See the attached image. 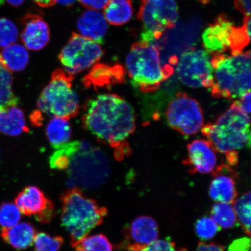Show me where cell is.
Returning <instances> with one entry per match:
<instances>
[{
    "label": "cell",
    "mask_w": 251,
    "mask_h": 251,
    "mask_svg": "<svg viewBox=\"0 0 251 251\" xmlns=\"http://www.w3.org/2000/svg\"><path fill=\"white\" fill-rule=\"evenodd\" d=\"M37 5L43 8L52 7L55 4L54 0H33Z\"/></svg>",
    "instance_id": "cell-40"
},
{
    "label": "cell",
    "mask_w": 251,
    "mask_h": 251,
    "mask_svg": "<svg viewBox=\"0 0 251 251\" xmlns=\"http://www.w3.org/2000/svg\"><path fill=\"white\" fill-rule=\"evenodd\" d=\"M83 122L97 139L116 149L125 144L136 128L132 106L114 94H100L87 102Z\"/></svg>",
    "instance_id": "cell-1"
},
{
    "label": "cell",
    "mask_w": 251,
    "mask_h": 251,
    "mask_svg": "<svg viewBox=\"0 0 251 251\" xmlns=\"http://www.w3.org/2000/svg\"><path fill=\"white\" fill-rule=\"evenodd\" d=\"M54 1L55 4L58 3L59 4L70 7V6L73 5L76 1V0H54Z\"/></svg>",
    "instance_id": "cell-41"
},
{
    "label": "cell",
    "mask_w": 251,
    "mask_h": 251,
    "mask_svg": "<svg viewBox=\"0 0 251 251\" xmlns=\"http://www.w3.org/2000/svg\"><path fill=\"white\" fill-rule=\"evenodd\" d=\"M137 18L143 24L141 41L153 43L175 26L178 18L175 0H142Z\"/></svg>",
    "instance_id": "cell-8"
},
{
    "label": "cell",
    "mask_w": 251,
    "mask_h": 251,
    "mask_svg": "<svg viewBox=\"0 0 251 251\" xmlns=\"http://www.w3.org/2000/svg\"><path fill=\"white\" fill-rule=\"evenodd\" d=\"M104 51L100 44L73 33L59 55L64 70L74 75L92 67L102 57Z\"/></svg>",
    "instance_id": "cell-10"
},
{
    "label": "cell",
    "mask_w": 251,
    "mask_h": 251,
    "mask_svg": "<svg viewBox=\"0 0 251 251\" xmlns=\"http://www.w3.org/2000/svg\"><path fill=\"white\" fill-rule=\"evenodd\" d=\"M127 251H181L177 249L173 241L168 240H157L152 243L143 245L129 244Z\"/></svg>",
    "instance_id": "cell-32"
},
{
    "label": "cell",
    "mask_w": 251,
    "mask_h": 251,
    "mask_svg": "<svg viewBox=\"0 0 251 251\" xmlns=\"http://www.w3.org/2000/svg\"><path fill=\"white\" fill-rule=\"evenodd\" d=\"M209 194L216 202L233 203L237 197L236 179L237 175L230 165H221L212 173Z\"/></svg>",
    "instance_id": "cell-15"
},
{
    "label": "cell",
    "mask_w": 251,
    "mask_h": 251,
    "mask_svg": "<svg viewBox=\"0 0 251 251\" xmlns=\"http://www.w3.org/2000/svg\"><path fill=\"white\" fill-rule=\"evenodd\" d=\"M236 102L240 108L246 114H251V91L244 94Z\"/></svg>",
    "instance_id": "cell-36"
},
{
    "label": "cell",
    "mask_w": 251,
    "mask_h": 251,
    "mask_svg": "<svg viewBox=\"0 0 251 251\" xmlns=\"http://www.w3.org/2000/svg\"><path fill=\"white\" fill-rule=\"evenodd\" d=\"M211 218L221 228L230 229L238 222L233 204L216 202L212 206Z\"/></svg>",
    "instance_id": "cell-25"
},
{
    "label": "cell",
    "mask_w": 251,
    "mask_h": 251,
    "mask_svg": "<svg viewBox=\"0 0 251 251\" xmlns=\"http://www.w3.org/2000/svg\"><path fill=\"white\" fill-rule=\"evenodd\" d=\"M128 236L133 243L147 245L158 240L159 228L155 220L149 216H141L131 223Z\"/></svg>",
    "instance_id": "cell-19"
},
{
    "label": "cell",
    "mask_w": 251,
    "mask_h": 251,
    "mask_svg": "<svg viewBox=\"0 0 251 251\" xmlns=\"http://www.w3.org/2000/svg\"><path fill=\"white\" fill-rule=\"evenodd\" d=\"M28 131L23 110L16 106L0 109V133L17 136Z\"/></svg>",
    "instance_id": "cell-21"
},
{
    "label": "cell",
    "mask_w": 251,
    "mask_h": 251,
    "mask_svg": "<svg viewBox=\"0 0 251 251\" xmlns=\"http://www.w3.org/2000/svg\"><path fill=\"white\" fill-rule=\"evenodd\" d=\"M75 251H112L108 238L102 234L87 236L74 248Z\"/></svg>",
    "instance_id": "cell-27"
},
{
    "label": "cell",
    "mask_w": 251,
    "mask_h": 251,
    "mask_svg": "<svg viewBox=\"0 0 251 251\" xmlns=\"http://www.w3.org/2000/svg\"><path fill=\"white\" fill-rule=\"evenodd\" d=\"M243 27L250 42H251V15L245 16Z\"/></svg>",
    "instance_id": "cell-39"
},
{
    "label": "cell",
    "mask_w": 251,
    "mask_h": 251,
    "mask_svg": "<svg viewBox=\"0 0 251 251\" xmlns=\"http://www.w3.org/2000/svg\"></svg>",
    "instance_id": "cell-44"
},
{
    "label": "cell",
    "mask_w": 251,
    "mask_h": 251,
    "mask_svg": "<svg viewBox=\"0 0 251 251\" xmlns=\"http://www.w3.org/2000/svg\"><path fill=\"white\" fill-rule=\"evenodd\" d=\"M46 133L50 143L56 150L67 144L72 136L69 119L52 117L47 125Z\"/></svg>",
    "instance_id": "cell-22"
},
{
    "label": "cell",
    "mask_w": 251,
    "mask_h": 251,
    "mask_svg": "<svg viewBox=\"0 0 251 251\" xmlns=\"http://www.w3.org/2000/svg\"><path fill=\"white\" fill-rule=\"evenodd\" d=\"M166 117L173 129L183 136L196 134L203 125V112L200 103L185 93H178L169 103Z\"/></svg>",
    "instance_id": "cell-11"
},
{
    "label": "cell",
    "mask_w": 251,
    "mask_h": 251,
    "mask_svg": "<svg viewBox=\"0 0 251 251\" xmlns=\"http://www.w3.org/2000/svg\"><path fill=\"white\" fill-rule=\"evenodd\" d=\"M126 71L122 65L96 64L84 78V84L87 87H108L123 83Z\"/></svg>",
    "instance_id": "cell-17"
},
{
    "label": "cell",
    "mask_w": 251,
    "mask_h": 251,
    "mask_svg": "<svg viewBox=\"0 0 251 251\" xmlns=\"http://www.w3.org/2000/svg\"><path fill=\"white\" fill-rule=\"evenodd\" d=\"M251 119L236 101L216 119L214 123L203 126L202 133L216 152L224 154L228 165H237V151L246 145L250 133Z\"/></svg>",
    "instance_id": "cell-2"
},
{
    "label": "cell",
    "mask_w": 251,
    "mask_h": 251,
    "mask_svg": "<svg viewBox=\"0 0 251 251\" xmlns=\"http://www.w3.org/2000/svg\"><path fill=\"white\" fill-rule=\"evenodd\" d=\"M74 75L59 68L53 72L51 80L37 101L42 115L70 119L78 114L79 97L72 86Z\"/></svg>",
    "instance_id": "cell-7"
},
{
    "label": "cell",
    "mask_w": 251,
    "mask_h": 251,
    "mask_svg": "<svg viewBox=\"0 0 251 251\" xmlns=\"http://www.w3.org/2000/svg\"><path fill=\"white\" fill-rule=\"evenodd\" d=\"M206 51L212 55L230 51L239 54L250 41L244 27H235L226 15L221 14L204 31L202 35Z\"/></svg>",
    "instance_id": "cell-9"
},
{
    "label": "cell",
    "mask_w": 251,
    "mask_h": 251,
    "mask_svg": "<svg viewBox=\"0 0 251 251\" xmlns=\"http://www.w3.org/2000/svg\"><path fill=\"white\" fill-rule=\"evenodd\" d=\"M61 225L75 248L94 228L101 225L107 215V209L86 197L78 187L71 188L61 197Z\"/></svg>",
    "instance_id": "cell-3"
},
{
    "label": "cell",
    "mask_w": 251,
    "mask_h": 251,
    "mask_svg": "<svg viewBox=\"0 0 251 251\" xmlns=\"http://www.w3.org/2000/svg\"><path fill=\"white\" fill-rule=\"evenodd\" d=\"M194 251H225L221 245L215 243H200Z\"/></svg>",
    "instance_id": "cell-38"
},
{
    "label": "cell",
    "mask_w": 251,
    "mask_h": 251,
    "mask_svg": "<svg viewBox=\"0 0 251 251\" xmlns=\"http://www.w3.org/2000/svg\"><path fill=\"white\" fill-rule=\"evenodd\" d=\"M36 234V229L32 225L22 222L11 227L2 228L1 236L9 246L21 250L32 246Z\"/></svg>",
    "instance_id": "cell-20"
},
{
    "label": "cell",
    "mask_w": 251,
    "mask_h": 251,
    "mask_svg": "<svg viewBox=\"0 0 251 251\" xmlns=\"http://www.w3.org/2000/svg\"><path fill=\"white\" fill-rule=\"evenodd\" d=\"M35 251H59L64 243L60 236H51L45 233L37 234L34 240Z\"/></svg>",
    "instance_id": "cell-29"
},
{
    "label": "cell",
    "mask_w": 251,
    "mask_h": 251,
    "mask_svg": "<svg viewBox=\"0 0 251 251\" xmlns=\"http://www.w3.org/2000/svg\"><path fill=\"white\" fill-rule=\"evenodd\" d=\"M234 5L245 16L251 15V0H234Z\"/></svg>",
    "instance_id": "cell-37"
},
{
    "label": "cell",
    "mask_w": 251,
    "mask_h": 251,
    "mask_svg": "<svg viewBox=\"0 0 251 251\" xmlns=\"http://www.w3.org/2000/svg\"><path fill=\"white\" fill-rule=\"evenodd\" d=\"M215 98L233 100L251 91V51L235 55L214 54L211 59Z\"/></svg>",
    "instance_id": "cell-5"
},
{
    "label": "cell",
    "mask_w": 251,
    "mask_h": 251,
    "mask_svg": "<svg viewBox=\"0 0 251 251\" xmlns=\"http://www.w3.org/2000/svg\"><path fill=\"white\" fill-rule=\"evenodd\" d=\"M133 14L131 0H110L104 8L106 22L114 26H121L128 23Z\"/></svg>",
    "instance_id": "cell-23"
},
{
    "label": "cell",
    "mask_w": 251,
    "mask_h": 251,
    "mask_svg": "<svg viewBox=\"0 0 251 251\" xmlns=\"http://www.w3.org/2000/svg\"><path fill=\"white\" fill-rule=\"evenodd\" d=\"M187 151V158L183 164L189 168L191 173L210 174L217 168V152L209 141L194 140L188 144Z\"/></svg>",
    "instance_id": "cell-14"
},
{
    "label": "cell",
    "mask_w": 251,
    "mask_h": 251,
    "mask_svg": "<svg viewBox=\"0 0 251 251\" xmlns=\"http://www.w3.org/2000/svg\"><path fill=\"white\" fill-rule=\"evenodd\" d=\"M13 78L11 71L5 67L4 63L0 55V87L12 86Z\"/></svg>",
    "instance_id": "cell-34"
},
{
    "label": "cell",
    "mask_w": 251,
    "mask_h": 251,
    "mask_svg": "<svg viewBox=\"0 0 251 251\" xmlns=\"http://www.w3.org/2000/svg\"><path fill=\"white\" fill-rule=\"evenodd\" d=\"M233 205L238 222L244 231L251 235V191L237 198Z\"/></svg>",
    "instance_id": "cell-26"
},
{
    "label": "cell",
    "mask_w": 251,
    "mask_h": 251,
    "mask_svg": "<svg viewBox=\"0 0 251 251\" xmlns=\"http://www.w3.org/2000/svg\"><path fill=\"white\" fill-rule=\"evenodd\" d=\"M23 25L21 40L27 49L39 51L48 44L50 38L49 27L42 16L33 14L25 15Z\"/></svg>",
    "instance_id": "cell-16"
},
{
    "label": "cell",
    "mask_w": 251,
    "mask_h": 251,
    "mask_svg": "<svg viewBox=\"0 0 251 251\" xmlns=\"http://www.w3.org/2000/svg\"><path fill=\"white\" fill-rule=\"evenodd\" d=\"M18 38V30L15 24L7 18L0 19V47H5L15 43Z\"/></svg>",
    "instance_id": "cell-31"
},
{
    "label": "cell",
    "mask_w": 251,
    "mask_h": 251,
    "mask_svg": "<svg viewBox=\"0 0 251 251\" xmlns=\"http://www.w3.org/2000/svg\"><path fill=\"white\" fill-rule=\"evenodd\" d=\"M21 218L20 209L14 203H4L0 206V225L3 228L14 226Z\"/></svg>",
    "instance_id": "cell-30"
},
{
    "label": "cell",
    "mask_w": 251,
    "mask_h": 251,
    "mask_svg": "<svg viewBox=\"0 0 251 251\" xmlns=\"http://www.w3.org/2000/svg\"><path fill=\"white\" fill-rule=\"evenodd\" d=\"M71 186L96 189L104 184L111 173L107 156L86 140L79 141V148L71 156L67 169Z\"/></svg>",
    "instance_id": "cell-6"
},
{
    "label": "cell",
    "mask_w": 251,
    "mask_h": 251,
    "mask_svg": "<svg viewBox=\"0 0 251 251\" xmlns=\"http://www.w3.org/2000/svg\"><path fill=\"white\" fill-rule=\"evenodd\" d=\"M15 201L22 213L34 215L37 221L42 224L51 222L55 215L54 203L35 186L25 187L18 194Z\"/></svg>",
    "instance_id": "cell-13"
},
{
    "label": "cell",
    "mask_w": 251,
    "mask_h": 251,
    "mask_svg": "<svg viewBox=\"0 0 251 251\" xmlns=\"http://www.w3.org/2000/svg\"><path fill=\"white\" fill-rule=\"evenodd\" d=\"M4 1L14 7H19L23 4L25 0H4Z\"/></svg>",
    "instance_id": "cell-42"
},
{
    "label": "cell",
    "mask_w": 251,
    "mask_h": 251,
    "mask_svg": "<svg viewBox=\"0 0 251 251\" xmlns=\"http://www.w3.org/2000/svg\"><path fill=\"white\" fill-rule=\"evenodd\" d=\"M0 55L5 67L9 71H23L29 64V52L26 47L20 44L14 43L5 47Z\"/></svg>",
    "instance_id": "cell-24"
},
{
    "label": "cell",
    "mask_w": 251,
    "mask_h": 251,
    "mask_svg": "<svg viewBox=\"0 0 251 251\" xmlns=\"http://www.w3.org/2000/svg\"><path fill=\"white\" fill-rule=\"evenodd\" d=\"M247 144V147H249V148L251 149V133H249V138H248V141Z\"/></svg>",
    "instance_id": "cell-43"
},
{
    "label": "cell",
    "mask_w": 251,
    "mask_h": 251,
    "mask_svg": "<svg viewBox=\"0 0 251 251\" xmlns=\"http://www.w3.org/2000/svg\"><path fill=\"white\" fill-rule=\"evenodd\" d=\"M78 30L82 36L100 44H102L108 30L104 15L96 10L86 11L77 22Z\"/></svg>",
    "instance_id": "cell-18"
},
{
    "label": "cell",
    "mask_w": 251,
    "mask_h": 251,
    "mask_svg": "<svg viewBox=\"0 0 251 251\" xmlns=\"http://www.w3.org/2000/svg\"><path fill=\"white\" fill-rule=\"evenodd\" d=\"M212 57L202 49L191 50L183 53L177 62V74L184 85L211 89L213 81Z\"/></svg>",
    "instance_id": "cell-12"
},
{
    "label": "cell",
    "mask_w": 251,
    "mask_h": 251,
    "mask_svg": "<svg viewBox=\"0 0 251 251\" xmlns=\"http://www.w3.org/2000/svg\"><path fill=\"white\" fill-rule=\"evenodd\" d=\"M221 229L212 218L208 216H204L197 220L195 225L197 236L202 241L212 239L219 233Z\"/></svg>",
    "instance_id": "cell-28"
},
{
    "label": "cell",
    "mask_w": 251,
    "mask_h": 251,
    "mask_svg": "<svg viewBox=\"0 0 251 251\" xmlns=\"http://www.w3.org/2000/svg\"><path fill=\"white\" fill-rule=\"evenodd\" d=\"M228 251H251V238L244 237L235 240L229 246Z\"/></svg>",
    "instance_id": "cell-33"
},
{
    "label": "cell",
    "mask_w": 251,
    "mask_h": 251,
    "mask_svg": "<svg viewBox=\"0 0 251 251\" xmlns=\"http://www.w3.org/2000/svg\"><path fill=\"white\" fill-rule=\"evenodd\" d=\"M110 0H79L84 7L92 10H100L104 9Z\"/></svg>",
    "instance_id": "cell-35"
},
{
    "label": "cell",
    "mask_w": 251,
    "mask_h": 251,
    "mask_svg": "<svg viewBox=\"0 0 251 251\" xmlns=\"http://www.w3.org/2000/svg\"><path fill=\"white\" fill-rule=\"evenodd\" d=\"M126 63L133 85L144 93L158 90L174 72V66L162 62L159 47L154 43H134Z\"/></svg>",
    "instance_id": "cell-4"
}]
</instances>
